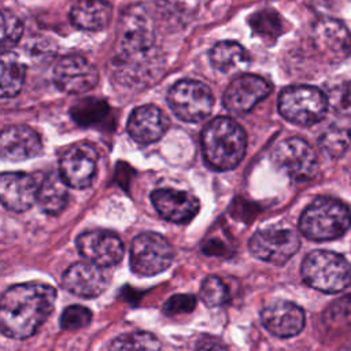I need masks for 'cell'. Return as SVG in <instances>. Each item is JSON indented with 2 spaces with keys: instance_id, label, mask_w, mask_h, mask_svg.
<instances>
[{
  "instance_id": "17",
  "label": "cell",
  "mask_w": 351,
  "mask_h": 351,
  "mask_svg": "<svg viewBox=\"0 0 351 351\" xmlns=\"http://www.w3.org/2000/svg\"><path fill=\"white\" fill-rule=\"evenodd\" d=\"M151 202L162 218L174 223L189 222L199 211V199L189 192L160 188L151 193Z\"/></svg>"
},
{
  "instance_id": "26",
  "label": "cell",
  "mask_w": 351,
  "mask_h": 351,
  "mask_svg": "<svg viewBox=\"0 0 351 351\" xmlns=\"http://www.w3.org/2000/svg\"><path fill=\"white\" fill-rule=\"evenodd\" d=\"M250 26L255 36L266 41H274L284 32V21L276 10H259L250 18Z\"/></svg>"
},
{
  "instance_id": "29",
  "label": "cell",
  "mask_w": 351,
  "mask_h": 351,
  "mask_svg": "<svg viewBox=\"0 0 351 351\" xmlns=\"http://www.w3.org/2000/svg\"><path fill=\"white\" fill-rule=\"evenodd\" d=\"M324 324L328 329L339 332L351 326V295L332 303L324 313Z\"/></svg>"
},
{
  "instance_id": "24",
  "label": "cell",
  "mask_w": 351,
  "mask_h": 351,
  "mask_svg": "<svg viewBox=\"0 0 351 351\" xmlns=\"http://www.w3.org/2000/svg\"><path fill=\"white\" fill-rule=\"evenodd\" d=\"M210 62L217 70L230 73L245 67L250 56L236 41H219L210 51Z\"/></svg>"
},
{
  "instance_id": "1",
  "label": "cell",
  "mask_w": 351,
  "mask_h": 351,
  "mask_svg": "<svg viewBox=\"0 0 351 351\" xmlns=\"http://www.w3.org/2000/svg\"><path fill=\"white\" fill-rule=\"evenodd\" d=\"M56 289L43 282H23L7 288L0 300V329L11 339L33 336L53 311Z\"/></svg>"
},
{
  "instance_id": "13",
  "label": "cell",
  "mask_w": 351,
  "mask_h": 351,
  "mask_svg": "<svg viewBox=\"0 0 351 351\" xmlns=\"http://www.w3.org/2000/svg\"><path fill=\"white\" fill-rule=\"evenodd\" d=\"M53 82L64 93H85L96 86L99 73L85 58L69 55L55 64Z\"/></svg>"
},
{
  "instance_id": "21",
  "label": "cell",
  "mask_w": 351,
  "mask_h": 351,
  "mask_svg": "<svg viewBox=\"0 0 351 351\" xmlns=\"http://www.w3.org/2000/svg\"><path fill=\"white\" fill-rule=\"evenodd\" d=\"M169 121L160 108L145 104L134 108L128 119V133L138 144L158 141L166 132Z\"/></svg>"
},
{
  "instance_id": "32",
  "label": "cell",
  "mask_w": 351,
  "mask_h": 351,
  "mask_svg": "<svg viewBox=\"0 0 351 351\" xmlns=\"http://www.w3.org/2000/svg\"><path fill=\"white\" fill-rule=\"evenodd\" d=\"M23 25L18 16L11 11L1 12V53L11 52V49L18 44L22 37Z\"/></svg>"
},
{
  "instance_id": "23",
  "label": "cell",
  "mask_w": 351,
  "mask_h": 351,
  "mask_svg": "<svg viewBox=\"0 0 351 351\" xmlns=\"http://www.w3.org/2000/svg\"><path fill=\"white\" fill-rule=\"evenodd\" d=\"M67 184L59 173L47 174L38 185L37 203L40 208L51 215H58L67 204Z\"/></svg>"
},
{
  "instance_id": "9",
  "label": "cell",
  "mask_w": 351,
  "mask_h": 351,
  "mask_svg": "<svg viewBox=\"0 0 351 351\" xmlns=\"http://www.w3.org/2000/svg\"><path fill=\"white\" fill-rule=\"evenodd\" d=\"M152 22L141 5L126 8L119 21L118 55H143L155 51Z\"/></svg>"
},
{
  "instance_id": "16",
  "label": "cell",
  "mask_w": 351,
  "mask_h": 351,
  "mask_svg": "<svg viewBox=\"0 0 351 351\" xmlns=\"http://www.w3.org/2000/svg\"><path fill=\"white\" fill-rule=\"evenodd\" d=\"M261 321L271 335L292 337L304 328V313L292 302L274 300L262 308Z\"/></svg>"
},
{
  "instance_id": "22",
  "label": "cell",
  "mask_w": 351,
  "mask_h": 351,
  "mask_svg": "<svg viewBox=\"0 0 351 351\" xmlns=\"http://www.w3.org/2000/svg\"><path fill=\"white\" fill-rule=\"evenodd\" d=\"M111 18V5L106 0H77L70 11L71 23L88 32L104 29Z\"/></svg>"
},
{
  "instance_id": "30",
  "label": "cell",
  "mask_w": 351,
  "mask_h": 351,
  "mask_svg": "<svg viewBox=\"0 0 351 351\" xmlns=\"http://www.w3.org/2000/svg\"><path fill=\"white\" fill-rule=\"evenodd\" d=\"M199 296L206 306L218 307L229 300V288L219 277L208 276L202 282Z\"/></svg>"
},
{
  "instance_id": "4",
  "label": "cell",
  "mask_w": 351,
  "mask_h": 351,
  "mask_svg": "<svg viewBox=\"0 0 351 351\" xmlns=\"http://www.w3.org/2000/svg\"><path fill=\"white\" fill-rule=\"evenodd\" d=\"M300 273L308 287L326 293L340 292L351 282L348 261L337 252L325 250H315L307 254Z\"/></svg>"
},
{
  "instance_id": "20",
  "label": "cell",
  "mask_w": 351,
  "mask_h": 351,
  "mask_svg": "<svg viewBox=\"0 0 351 351\" xmlns=\"http://www.w3.org/2000/svg\"><path fill=\"white\" fill-rule=\"evenodd\" d=\"M41 151L38 133L26 125L8 126L1 132L0 154L4 160H26L40 155Z\"/></svg>"
},
{
  "instance_id": "31",
  "label": "cell",
  "mask_w": 351,
  "mask_h": 351,
  "mask_svg": "<svg viewBox=\"0 0 351 351\" xmlns=\"http://www.w3.org/2000/svg\"><path fill=\"white\" fill-rule=\"evenodd\" d=\"M108 112V107L100 100H82L71 108V115L81 125H93L103 119Z\"/></svg>"
},
{
  "instance_id": "28",
  "label": "cell",
  "mask_w": 351,
  "mask_h": 351,
  "mask_svg": "<svg viewBox=\"0 0 351 351\" xmlns=\"http://www.w3.org/2000/svg\"><path fill=\"white\" fill-rule=\"evenodd\" d=\"M351 143V129L340 125L329 126L319 137L321 148L330 156H341Z\"/></svg>"
},
{
  "instance_id": "5",
  "label": "cell",
  "mask_w": 351,
  "mask_h": 351,
  "mask_svg": "<svg viewBox=\"0 0 351 351\" xmlns=\"http://www.w3.org/2000/svg\"><path fill=\"white\" fill-rule=\"evenodd\" d=\"M329 100L325 93L311 85H293L281 90L278 111L289 122L311 126L319 122L328 110Z\"/></svg>"
},
{
  "instance_id": "18",
  "label": "cell",
  "mask_w": 351,
  "mask_h": 351,
  "mask_svg": "<svg viewBox=\"0 0 351 351\" xmlns=\"http://www.w3.org/2000/svg\"><path fill=\"white\" fill-rule=\"evenodd\" d=\"M108 276L103 267L90 262L73 263L63 274L62 284L73 295L80 298H96L108 287Z\"/></svg>"
},
{
  "instance_id": "33",
  "label": "cell",
  "mask_w": 351,
  "mask_h": 351,
  "mask_svg": "<svg viewBox=\"0 0 351 351\" xmlns=\"http://www.w3.org/2000/svg\"><path fill=\"white\" fill-rule=\"evenodd\" d=\"M92 319V313L89 308L78 304L69 306L63 310L60 315V326L66 330H75L86 326Z\"/></svg>"
},
{
  "instance_id": "15",
  "label": "cell",
  "mask_w": 351,
  "mask_h": 351,
  "mask_svg": "<svg viewBox=\"0 0 351 351\" xmlns=\"http://www.w3.org/2000/svg\"><path fill=\"white\" fill-rule=\"evenodd\" d=\"M313 43L318 52L329 62H341L351 52V34L348 29L333 18H324L315 23Z\"/></svg>"
},
{
  "instance_id": "3",
  "label": "cell",
  "mask_w": 351,
  "mask_h": 351,
  "mask_svg": "<svg viewBox=\"0 0 351 351\" xmlns=\"http://www.w3.org/2000/svg\"><path fill=\"white\" fill-rule=\"evenodd\" d=\"M351 225L346 204L332 197H318L300 215L299 229L310 240L325 241L343 236Z\"/></svg>"
},
{
  "instance_id": "6",
  "label": "cell",
  "mask_w": 351,
  "mask_h": 351,
  "mask_svg": "<svg viewBox=\"0 0 351 351\" xmlns=\"http://www.w3.org/2000/svg\"><path fill=\"white\" fill-rule=\"evenodd\" d=\"M174 259L171 244L159 233L144 232L130 245V267L138 276H155L165 271Z\"/></svg>"
},
{
  "instance_id": "27",
  "label": "cell",
  "mask_w": 351,
  "mask_h": 351,
  "mask_svg": "<svg viewBox=\"0 0 351 351\" xmlns=\"http://www.w3.org/2000/svg\"><path fill=\"white\" fill-rule=\"evenodd\" d=\"M108 351H162V344L149 332H132L115 337Z\"/></svg>"
},
{
  "instance_id": "14",
  "label": "cell",
  "mask_w": 351,
  "mask_h": 351,
  "mask_svg": "<svg viewBox=\"0 0 351 351\" xmlns=\"http://www.w3.org/2000/svg\"><path fill=\"white\" fill-rule=\"evenodd\" d=\"M271 92L270 84L254 74H243L236 77L223 93V106L234 114H245L251 111Z\"/></svg>"
},
{
  "instance_id": "11",
  "label": "cell",
  "mask_w": 351,
  "mask_h": 351,
  "mask_svg": "<svg viewBox=\"0 0 351 351\" xmlns=\"http://www.w3.org/2000/svg\"><path fill=\"white\" fill-rule=\"evenodd\" d=\"M77 248L80 255L100 267H111L118 265L123 258L122 240L110 230H88L78 236Z\"/></svg>"
},
{
  "instance_id": "10",
  "label": "cell",
  "mask_w": 351,
  "mask_h": 351,
  "mask_svg": "<svg viewBox=\"0 0 351 351\" xmlns=\"http://www.w3.org/2000/svg\"><path fill=\"white\" fill-rule=\"evenodd\" d=\"M248 247L255 258L273 265H284L298 252L300 239L292 229L267 228L255 232Z\"/></svg>"
},
{
  "instance_id": "25",
  "label": "cell",
  "mask_w": 351,
  "mask_h": 351,
  "mask_svg": "<svg viewBox=\"0 0 351 351\" xmlns=\"http://www.w3.org/2000/svg\"><path fill=\"white\" fill-rule=\"evenodd\" d=\"M26 75L25 66L10 52L1 53V66H0V88L1 97H14L16 96L23 85Z\"/></svg>"
},
{
  "instance_id": "19",
  "label": "cell",
  "mask_w": 351,
  "mask_h": 351,
  "mask_svg": "<svg viewBox=\"0 0 351 351\" xmlns=\"http://www.w3.org/2000/svg\"><path fill=\"white\" fill-rule=\"evenodd\" d=\"M38 185L33 176L26 173H3L0 176V199L5 208L23 213L37 200Z\"/></svg>"
},
{
  "instance_id": "35",
  "label": "cell",
  "mask_w": 351,
  "mask_h": 351,
  "mask_svg": "<svg viewBox=\"0 0 351 351\" xmlns=\"http://www.w3.org/2000/svg\"><path fill=\"white\" fill-rule=\"evenodd\" d=\"M196 307V298L189 293H177L169 298L163 304V313L166 315H176L191 313Z\"/></svg>"
},
{
  "instance_id": "36",
  "label": "cell",
  "mask_w": 351,
  "mask_h": 351,
  "mask_svg": "<svg viewBox=\"0 0 351 351\" xmlns=\"http://www.w3.org/2000/svg\"><path fill=\"white\" fill-rule=\"evenodd\" d=\"M196 351H228V348H225L223 346H218V344H206V346H202L200 348H197Z\"/></svg>"
},
{
  "instance_id": "12",
  "label": "cell",
  "mask_w": 351,
  "mask_h": 351,
  "mask_svg": "<svg viewBox=\"0 0 351 351\" xmlns=\"http://www.w3.org/2000/svg\"><path fill=\"white\" fill-rule=\"evenodd\" d=\"M97 152L85 143L69 147L60 156L59 174L63 181L74 189L88 188L96 174Z\"/></svg>"
},
{
  "instance_id": "34",
  "label": "cell",
  "mask_w": 351,
  "mask_h": 351,
  "mask_svg": "<svg viewBox=\"0 0 351 351\" xmlns=\"http://www.w3.org/2000/svg\"><path fill=\"white\" fill-rule=\"evenodd\" d=\"M329 104L341 115H351V81L341 82L329 93Z\"/></svg>"
},
{
  "instance_id": "7",
  "label": "cell",
  "mask_w": 351,
  "mask_h": 351,
  "mask_svg": "<svg viewBox=\"0 0 351 351\" xmlns=\"http://www.w3.org/2000/svg\"><path fill=\"white\" fill-rule=\"evenodd\" d=\"M167 103L180 119L199 122L211 112L214 96L206 84L196 80H181L169 89Z\"/></svg>"
},
{
  "instance_id": "2",
  "label": "cell",
  "mask_w": 351,
  "mask_h": 351,
  "mask_svg": "<svg viewBox=\"0 0 351 351\" xmlns=\"http://www.w3.org/2000/svg\"><path fill=\"white\" fill-rule=\"evenodd\" d=\"M200 143L206 163L214 170L226 171L234 169L244 158L247 136L236 121L218 117L204 126Z\"/></svg>"
},
{
  "instance_id": "8",
  "label": "cell",
  "mask_w": 351,
  "mask_h": 351,
  "mask_svg": "<svg viewBox=\"0 0 351 351\" xmlns=\"http://www.w3.org/2000/svg\"><path fill=\"white\" fill-rule=\"evenodd\" d=\"M271 160L295 181H308L315 177L318 159L311 145L299 137H289L278 143L273 152Z\"/></svg>"
}]
</instances>
